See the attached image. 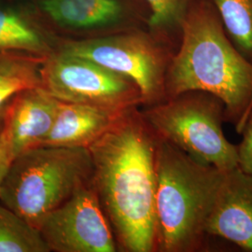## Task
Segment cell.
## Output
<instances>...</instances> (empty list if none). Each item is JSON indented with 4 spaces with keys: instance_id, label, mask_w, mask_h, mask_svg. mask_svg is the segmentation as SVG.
Listing matches in <instances>:
<instances>
[{
    "instance_id": "2",
    "label": "cell",
    "mask_w": 252,
    "mask_h": 252,
    "mask_svg": "<svg viewBox=\"0 0 252 252\" xmlns=\"http://www.w3.org/2000/svg\"><path fill=\"white\" fill-rule=\"evenodd\" d=\"M191 90L222 100L225 123L242 133L252 113V63L232 43L209 0H197L188 11L165 78L166 99Z\"/></svg>"
},
{
    "instance_id": "18",
    "label": "cell",
    "mask_w": 252,
    "mask_h": 252,
    "mask_svg": "<svg viewBox=\"0 0 252 252\" xmlns=\"http://www.w3.org/2000/svg\"><path fill=\"white\" fill-rule=\"evenodd\" d=\"M242 140L238 148V166L245 172L252 174V113L241 133Z\"/></svg>"
},
{
    "instance_id": "7",
    "label": "cell",
    "mask_w": 252,
    "mask_h": 252,
    "mask_svg": "<svg viewBox=\"0 0 252 252\" xmlns=\"http://www.w3.org/2000/svg\"><path fill=\"white\" fill-rule=\"evenodd\" d=\"M39 78L40 86L62 102L116 111L143 105L140 91L129 78L61 52L46 58Z\"/></svg>"
},
{
    "instance_id": "9",
    "label": "cell",
    "mask_w": 252,
    "mask_h": 252,
    "mask_svg": "<svg viewBox=\"0 0 252 252\" xmlns=\"http://www.w3.org/2000/svg\"><path fill=\"white\" fill-rule=\"evenodd\" d=\"M207 234L252 252V174L239 166L224 172Z\"/></svg>"
},
{
    "instance_id": "13",
    "label": "cell",
    "mask_w": 252,
    "mask_h": 252,
    "mask_svg": "<svg viewBox=\"0 0 252 252\" xmlns=\"http://www.w3.org/2000/svg\"><path fill=\"white\" fill-rule=\"evenodd\" d=\"M151 15L148 29L154 36L177 51L181 27L189 9L197 0H144Z\"/></svg>"
},
{
    "instance_id": "11",
    "label": "cell",
    "mask_w": 252,
    "mask_h": 252,
    "mask_svg": "<svg viewBox=\"0 0 252 252\" xmlns=\"http://www.w3.org/2000/svg\"><path fill=\"white\" fill-rule=\"evenodd\" d=\"M126 111L61 101L54 126L39 147L88 148Z\"/></svg>"
},
{
    "instance_id": "15",
    "label": "cell",
    "mask_w": 252,
    "mask_h": 252,
    "mask_svg": "<svg viewBox=\"0 0 252 252\" xmlns=\"http://www.w3.org/2000/svg\"><path fill=\"white\" fill-rule=\"evenodd\" d=\"M0 252H50L36 227L0 203Z\"/></svg>"
},
{
    "instance_id": "20",
    "label": "cell",
    "mask_w": 252,
    "mask_h": 252,
    "mask_svg": "<svg viewBox=\"0 0 252 252\" xmlns=\"http://www.w3.org/2000/svg\"><path fill=\"white\" fill-rule=\"evenodd\" d=\"M13 159L14 154L9 143V135L3 126L0 133V186Z\"/></svg>"
},
{
    "instance_id": "19",
    "label": "cell",
    "mask_w": 252,
    "mask_h": 252,
    "mask_svg": "<svg viewBox=\"0 0 252 252\" xmlns=\"http://www.w3.org/2000/svg\"><path fill=\"white\" fill-rule=\"evenodd\" d=\"M33 65L27 58H21L9 55H0V81L21 72Z\"/></svg>"
},
{
    "instance_id": "16",
    "label": "cell",
    "mask_w": 252,
    "mask_h": 252,
    "mask_svg": "<svg viewBox=\"0 0 252 252\" xmlns=\"http://www.w3.org/2000/svg\"><path fill=\"white\" fill-rule=\"evenodd\" d=\"M0 51L42 54L49 52L45 39L18 15L0 9Z\"/></svg>"
},
{
    "instance_id": "4",
    "label": "cell",
    "mask_w": 252,
    "mask_h": 252,
    "mask_svg": "<svg viewBox=\"0 0 252 252\" xmlns=\"http://www.w3.org/2000/svg\"><path fill=\"white\" fill-rule=\"evenodd\" d=\"M92 176L88 148H34L13 159L0 186V203L37 229Z\"/></svg>"
},
{
    "instance_id": "14",
    "label": "cell",
    "mask_w": 252,
    "mask_h": 252,
    "mask_svg": "<svg viewBox=\"0 0 252 252\" xmlns=\"http://www.w3.org/2000/svg\"><path fill=\"white\" fill-rule=\"evenodd\" d=\"M232 43L252 63V0H209Z\"/></svg>"
},
{
    "instance_id": "5",
    "label": "cell",
    "mask_w": 252,
    "mask_h": 252,
    "mask_svg": "<svg viewBox=\"0 0 252 252\" xmlns=\"http://www.w3.org/2000/svg\"><path fill=\"white\" fill-rule=\"evenodd\" d=\"M154 134L197 162L227 171L238 166V148L223 133L225 105L218 96L191 90L147 106L141 112Z\"/></svg>"
},
{
    "instance_id": "17",
    "label": "cell",
    "mask_w": 252,
    "mask_h": 252,
    "mask_svg": "<svg viewBox=\"0 0 252 252\" xmlns=\"http://www.w3.org/2000/svg\"><path fill=\"white\" fill-rule=\"evenodd\" d=\"M40 85V78L35 65L0 81V109L5 103L22 91Z\"/></svg>"
},
{
    "instance_id": "21",
    "label": "cell",
    "mask_w": 252,
    "mask_h": 252,
    "mask_svg": "<svg viewBox=\"0 0 252 252\" xmlns=\"http://www.w3.org/2000/svg\"><path fill=\"white\" fill-rule=\"evenodd\" d=\"M3 114H4V108L0 109V133L2 131V128L4 126V120H3Z\"/></svg>"
},
{
    "instance_id": "10",
    "label": "cell",
    "mask_w": 252,
    "mask_h": 252,
    "mask_svg": "<svg viewBox=\"0 0 252 252\" xmlns=\"http://www.w3.org/2000/svg\"><path fill=\"white\" fill-rule=\"evenodd\" d=\"M60 103L40 85L14 95L3 114L14 158L41 145L54 126Z\"/></svg>"
},
{
    "instance_id": "8",
    "label": "cell",
    "mask_w": 252,
    "mask_h": 252,
    "mask_svg": "<svg viewBox=\"0 0 252 252\" xmlns=\"http://www.w3.org/2000/svg\"><path fill=\"white\" fill-rule=\"evenodd\" d=\"M37 230L50 252H117L115 236L92 181L43 217Z\"/></svg>"
},
{
    "instance_id": "1",
    "label": "cell",
    "mask_w": 252,
    "mask_h": 252,
    "mask_svg": "<svg viewBox=\"0 0 252 252\" xmlns=\"http://www.w3.org/2000/svg\"><path fill=\"white\" fill-rule=\"evenodd\" d=\"M155 145L156 135L135 107L88 146L93 186L124 252H157Z\"/></svg>"
},
{
    "instance_id": "6",
    "label": "cell",
    "mask_w": 252,
    "mask_h": 252,
    "mask_svg": "<svg viewBox=\"0 0 252 252\" xmlns=\"http://www.w3.org/2000/svg\"><path fill=\"white\" fill-rule=\"evenodd\" d=\"M60 52L90 60L135 82L146 107L166 99L165 78L175 50L147 28L64 42Z\"/></svg>"
},
{
    "instance_id": "3",
    "label": "cell",
    "mask_w": 252,
    "mask_h": 252,
    "mask_svg": "<svg viewBox=\"0 0 252 252\" xmlns=\"http://www.w3.org/2000/svg\"><path fill=\"white\" fill-rule=\"evenodd\" d=\"M224 172L193 160L156 135L157 252L208 251L207 221Z\"/></svg>"
},
{
    "instance_id": "12",
    "label": "cell",
    "mask_w": 252,
    "mask_h": 252,
    "mask_svg": "<svg viewBox=\"0 0 252 252\" xmlns=\"http://www.w3.org/2000/svg\"><path fill=\"white\" fill-rule=\"evenodd\" d=\"M40 7L60 26L72 28L106 27L125 14L120 0H41Z\"/></svg>"
}]
</instances>
